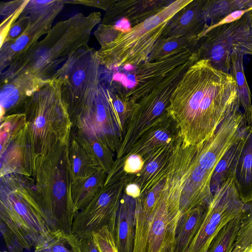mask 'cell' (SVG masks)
I'll return each instance as SVG.
<instances>
[{"label":"cell","instance_id":"cell-1","mask_svg":"<svg viewBox=\"0 0 252 252\" xmlns=\"http://www.w3.org/2000/svg\"><path fill=\"white\" fill-rule=\"evenodd\" d=\"M240 107L233 76L201 60L183 76L167 112L184 144L194 146L209 139L226 116Z\"/></svg>","mask_w":252,"mask_h":252},{"label":"cell","instance_id":"cell-2","mask_svg":"<svg viewBox=\"0 0 252 252\" xmlns=\"http://www.w3.org/2000/svg\"><path fill=\"white\" fill-rule=\"evenodd\" d=\"M101 21V13L94 12L78 13L58 22L43 39L1 72L0 83L25 72L50 79L70 56L88 45L92 31Z\"/></svg>","mask_w":252,"mask_h":252},{"label":"cell","instance_id":"cell-3","mask_svg":"<svg viewBox=\"0 0 252 252\" xmlns=\"http://www.w3.org/2000/svg\"><path fill=\"white\" fill-rule=\"evenodd\" d=\"M0 232L8 252L30 250L51 231L31 177H0Z\"/></svg>","mask_w":252,"mask_h":252},{"label":"cell","instance_id":"cell-4","mask_svg":"<svg viewBox=\"0 0 252 252\" xmlns=\"http://www.w3.org/2000/svg\"><path fill=\"white\" fill-rule=\"evenodd\" d=\"M69 144L57 146L47 154L36 156L34 162V189L50 231L72 232L77 214L71 196Z\"/></svg>","mask_w":252,"mask_h":252},{"label":"cell","instance_id":"cell-5","mask_svg":"<svg viewBox=\"0 0 252 252\" xmlns=\"http://www.w3.org/2000/svg\"><path fill=\"white\" fill-rule=\"evenodd\" d=\"M62 80L54 75L26 101L27 132L35 155H45L59 145L69 144L72 125L62 94Z\"/></svg>","mask_w":252,"mask_h":252},{"label":"cell","instance_id":"cell-6","mask_svg":"<svg viewBox=\"0 0 252 252\" xmlns=\"http://www.w3.org/2000/svg\"><path fill=\"white\" fill-rule=\"evenodd\" d=\"M130 105L121 86L101 80L97 91L69 113L72 130L95 137L117 153L125 134Z\"/></svg>","mask_w":252,"mask_h":252},{"label":"cell","instance_id":"cell-7","mask_svg":"<svg viewBox=\"0 0 252 252\" xmlns=\"http://www.w3.org/2000/svg\"><path fill=\"white\" fill-rule=\"evenodd\" d=\"M183 188L181 181L167 179L153 208L135 202L133 252H174Z\"/></svg>","mask_w":252,"mask_h":252},{"label":"cell","instance_id":"cell-8","mask_svg":"<svg viewBox=\"0 0 252 252\" xmlns=\"http://www.w3.org/2000/svg\"><path fill=\"white\" fill-rule=\"evenodd\" d=\"M192 0H173L157 14L121 32L112 42L96 51L101 65L109 70L136 66L147 62L168 22Z\"/></svg>","mask_w":252,"mask_h":252},{"label":"cell","instance_id":"cell-9","mask_svg":"<svg viewBox=\"0 0 252 252\" xmlns=\"http://www.w3.org/2000/svg\"><path fill=\"white\" fill-rule=\"evenodd\" d=\"M252 10L234 22L207 30L194 51L197 61L208 60L216 69L229 73L235 50L252 56Z\"/></svg>","mask_w":252,"mask_h":252},{"label":"cell","instance_id":"cell-10","mask_svg":"<svg viewBox=\"0 0 252 252\" xmlns=\"http://www.w3.org/2000/svg\"><path fill=\"white\" fill-rule=\"evenodd\" d=\"M100 64L96 51L88 45L80 48L54 75L62 80V94L70 113L97 91L101 81Z\"/></svg>","mask_w":252,"mask_h":252},{"label":"cell","instance_id":"cell-11","mask_svg":"<svg viewBox=\"0 0 252 252\" xmlns=\"http://www.w3.org/2000/svg\"><path fill=\"white\" fill-rule=\"evenodd\" d=\"M244 202L235 180V170L213 192L188 252H207L212 240L230 220L241 214Z\"/></svg>","mask_w":252,"mask_h":252},{"label":"cell","instance_id":"cell-12","mask_svg":"<svg viewBox=\"0 0 252 252\" xmlns=\"http://www.w3.org/2000/svg\"><path fill=\"white\" fill-rule=\"evenodd\" d=\"M0 177L14 173L32 178L36 156L28 137L24 113L0 118Z\"/></svg>","mask_w":252,"mask_h":252},{"label":"cell","instance_id":"cell-13","mask_svg":"<svg viewBox=\"0 0 252 252\" xmlns=\"http://www.w3.org/2000/svg\"><path fill=\"white\" fill-rule=\"evenodd\" d=\"M64 4L63 0H29L22 11L31 16L28 27L17 39L0 46L1 72L37 43L42 35L48 32L54 19Z\"/></svg>","mask_w":252,"mask_h":252},{"label":"cell","instance_id":"cell-14","mask_svg":"<svg viewBox=\"0 0 252 252\" xmlns=\"http://www.w3.org/2000/svg\"><path fill=\"white\" fill-rule=\"evenodd\" d=\"M125 186L123 179L104 185L92 200L77 213L72 233L80 239L92 235L106 226L113 235Z\"/></svg>","mask_w":252,"mask_h":252},{"label":"cell","instance_id":"cell-15","mask_svg":"<svg viewBox=\"0 0 252 252\" xmlns=\"http://www.w3.org/2000/svg\"><path fill=\"white\" fill-rule=\"evenodd\" d=\"M181 138L175 122L168 112L158 119L135 142L123 160L114 165L111 171L121 170L125 158L129 155L136 154L142 158L155 154L162 148L174 143Z\"/></svg>","mask_w":252,"mask_h":252},{"label":"cell","instance_id":"cell-16","mask_svg":"<svg viewBox=\"0 0 252 252\" xmlns=\"http://www.w3.org/2000/svg\"><path fill=\"white\" fill-rule=\"evenodd\" d=\"M50 81L25 72L0 83V118L19 113L27 99Z\"/></svg>","mask_w":252,"mask_h":252},{"label":"cell","instance_id":"cell-17","mask_svg":"<svg viewBox=\"0 0 252 252\" xmlns=\"http://www.w3.org/2000/svg\"><path fill=\"white\" fill-rule=\"evenodd\" d=\"M172 1L117 0L105 11L100 23L114 25L121 19H125L133 27L157 14Z\"/></svg>","mask_w":252,"mask_h":252},{"label":"cell","instance_id":"cell-18","mask_svg":"<svg viewBox=\"0 0 252 252\" xmlns=\"http://www.w3.org/2000/svg\"><path fill=\"white\" fill-rule=\"evenodd\" d=\"M204 0H192L180 10L168 22L161 37L200 38L208 29L203 12Z\"/></svg>","mask_w":252,"mask_h":252},{"label":"cell","instance_id":"cell-19","mask_svg":"<svg viewBox=\"0 0 252 252\" xmlns=\"http://www.w3.org/2000/svg\"><path fill=\"white\" fill-rule=\"evenodd\" d=\"M135 199L127 195L124 191L113 233L119 252H133L135 235Z\"/></svg>","mask_w":252,"mask_h":252},{"label":"cell","instance_id":"cell-20","mask_svg":"<svg viewBox=\"0 0 252 252\" xmlns=\"http://www.w3.org/2000/svg\"><path fill=\"white\" fill-rule=\"evenodd\" d=\"M207 205L197 206L182 215L176 229L174 252H188L201 225Z\"/></svg>","mask_w":252,"mask_h":252},{"label":"cell","instance_id":"cell-21","mask_svg":"<svg viewBox=\"0 0 252 252\" xmlns=\"http://www.w3.org/2000/svg\"><path fill=\"white\" fill-rule=\"evenodd\" d=\"M68 158L72 183L88 178L102 170L72 135L68 147Z\"/></svg>","mask_w":252,"mask_h":252},{"label":"cell","instance_id":"cell-22","mask_svg":"<svg viewBox=\"0 0 252 252\" xmlns=\"http://www.w3.org/2000/svg\"><path fill=\"white\" fill-rule=\"evenodd\" d=\"M235 180L243 202L252 197V127L239 159L235 170Z\"/></svg>","mask_w":252,"mask_h":252},{"label":"cell","instance_id":"cell-23","mask_svg":"<svg viewBox=\"0 0 252 252\" xmlns=\"http://www.w3.org/2000/svg\"><path fill=\"white\" fill-rule=\"evenodd\" d=\"M107 173L100 170L91 177L72 183L71 191L76 212L86 206L104 187Z\"/></svg>","mask_w":252,"mask_h":252},{"label":"cell","instance_id":"cell-24","mask_svg":"<svg viewBox=\"0 0 252 252\" xmlns=\"http://www.w3.org/2000/svg\"><path fill=\"white\" fill-rule=\"evenodd\" d=\"M71 135L83 146L100 168L109 173L114 162V153L102 141L92 136L72 130Z\"/></svg>","mask_w":252,"mask_h":252},{"label":"cell","instance_id":"cell-25","mask_svg":"<svg viewBox=\"0 0 252 252\" xmlns=\"http://www.w3.org/2000/svg\"><path fill=\"white\" fill-rule=\"evenodd\" d=\"M34 252H80V239L72 232L51 231L34 247Z\"/></svg>","mask_w":252,"mask_h":252},{"label":"cell","instance_id":"cell-26","mask_svg":"<svg viewBox=\"0 0 252 252\" xmlns=\"http://www.w3.org/2000/svg\"><path fill=\"white\" fill-rule=\"evenodd\" d=\"M250 127L249 125L248 129L241 139L227 152L217 165L211 180L212 194L229 174L236 170L239 159L247 140Z\"/></svg>","mask_w":252,"mask_h":252},{"label":"cell","instance_id":"cell-27","mask_svg":"<svg viewBox=\"0 0 252 252\" xmlns=\"http://www.w3.org/2000/svg\"><path fill=\"white\" fill-rule=\"evenodd\" d=\"M248 9H252V0H204L203 5L208 28L234 11Z\"/></svg>","mask_w":252,"mask_h":252},{"label":"cell","instance_id":"cell-28","mask_svg":"<svg viewBox=\"0 0 252 252\" xmlns=\"http://www.w3.org/2000/svg\"><path fill=\"white\" fill-rule=\"evenodd\" d=\"M199 38L182 36L160 37L156 43L147 62L155 61L187 50L194 52Z\"/></svg>","mask_w":252,"mask_h":252},{"label":"cell","instance_id":"cell-29","mask_svg":"<svg viewBox=\"0 0 252 252\" xmlns=\"http://www.w3.org/2000/svg\"><path fill=\"white\" fill-rule=\"evenodd\" d=\"M242 50H235L231 55L229 73L236 81L241 106L244 110L252 104V94L248 84L244 69V57Z\"/></svg>","mask_w":252,"mask_h":252},{"label":"cell","instance_id":"cell-30","mask_svg":"<svg viewBox=\"0 0 252 252\" xmlns=\"http://www.w3.org/2000/svg\"><path fill=\"white\" fill-rule=\"evenodd\" d=\"M242 213L230 220L221 229L212 240L207 252L232 251L240 226Z\"/></svg>","mask_w":252,"mask_h":252},{"label":"cell","instance_id":"cell-31","mask_svg":"<svg viewBox=\"0 0 252 252\" xmlns=\"http://www.w3.org/2000/svg\"><path fill=\"white\" fill-rule=\"evenodd\" d=\"M101 252H119L113 233L105 226L94 233Z\"/></svg>","mask_w":252,"mask_h":252},{"label":"cell","instance_id":"cell-32","mask_svg":"<svg viewBox=\"0 0 252 252\" xmlns=\"http://www.w3.org/2000/svg\"><path fill=\"white\" fill-rule=\"evenodd\" d=\"M121 32L114 25L100 23L94 34L101 46H103L113 41Z\"/></svg>","mask_w":252,"mask_h":252},{"label":"cell","instance_id":"cell-33","mask_svg":"<svg viewBox=\"0 0 252 252\" xmlns=\"http://www.w3.org/2000/svg\"><path fill=\"white\" fill-rule=\"evenodd\" d=\"M30 22V15L22 12L19 18L11 27L2 45L6 42L13 41L20 37L28 27Z\"/></svg>","mask_w":252,"mask_h":252},{"label":"cell","instance_id":"cell-34","mask_svg":"<svg viewBox=\"0 0 252 252\" xmlns=\"http://www.w3.org/2000/svg\"><path fill=\"white\" fill-rule=\"evenodd\" d=\"M116 1L117 0H63L65 4H79L100 8L105 11Z\"/></svg>","mask_w":252,"mask_h":252},{"label":"cell","instance_id":"cell-35","mask_svg":"<svg viewBox=\"0 0 252 252\" xmlns=\"http://www.w3.org/2000/svg\"><path fill=\"white\" fill-rule=\"evenodd\" d=\"M80 252H101L94 235L80 239Z\"/></svg>","mask_w":252,"mask_h":252},{"label":"cell","instance_id":"cell-36","mask_svg":"<svg viewBox=\"0 0 252 252\" xmlns=\"http://www.w3.org/2000/svg\"><path fill=\"white\" fill-rule=\"evenodd\" d=\"M26 0H14L0 3V15L7 17L21 7Z\"/></svg>","mask_w":252,"mask_h":252},{"label":"cell","instance_id":"cell-37","mask_svg":"<svg viewBox=\"0 0 252 252\" xmlns=\"http://www.w3.org/2000/svg\"><path fill=\"white\" fill-rule=\"evenodd\" d=\"M252 9H248V10H239V11H236L230 14L223 19H222L221 20H220V22L216 24L215 25H213V26L209 27L208 28V30L215 28L217 26L223 25L227 23H230L233 22H234L239 19H240L241 17H242L243 15H244L246 13L249 12L250 10H252ZM206 30V31H207Z\"/></svg>","mask_w":252,"mask_h":252},{"label":"cell","instance_id":"cell-38","mask_svg":"<svg viewBox=\"0 0 252 252\" xmlns=\"http://www.w3.org/2000/svg\"><path fill=\"white\" fill-rule=\"evenodd\" d=\"M125 186L124 191L127 195L135 199L140 196V189L137 185L133 183H129L126 185Z\"/></svg>","mask_w":252,"mask_h":252},{"label":"cell","instance_id":"cell-39","mask_svg":"<svg viewBox=\"0 0 252 252\" xmlns=\"http://www.w3.org/2000/svg\"><path fill=\"white\" fill-rule=\"evenodd\" d=\"M248 124L252 127V103L243 113Z\"/></svg>","mask_w":252,"mask_h":252},{"label":"cell","instance_id":"cell-40","mask_svg":"<svg viewBox=\"0 0 252 252\" xmlns=\"http://www.w3.org/2000/svg\"><path fill=\"white\" fill-rule=\"evenodd\" d=\"M242 252H252V244L246 248Z\"/></svg>","mask_w":252,"mask_h":252},{"label":"cell","instance_id":"cell-41","mask_svg":"<svg viewBox=\"0 0 252 252\" xmlns=\"http://www.w3.org/2000/svg\"></svg>","mask_w":252,"mask_h":252}]
</instances>
